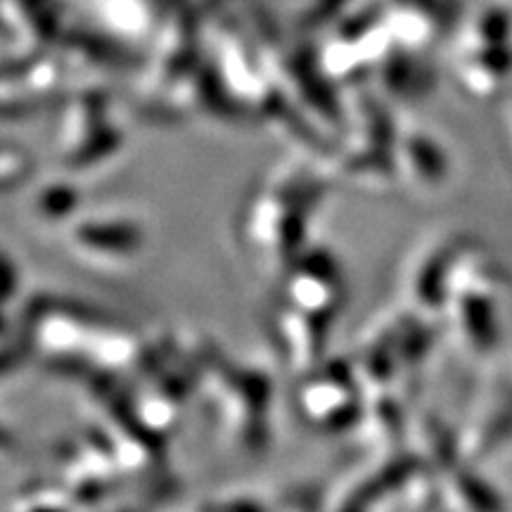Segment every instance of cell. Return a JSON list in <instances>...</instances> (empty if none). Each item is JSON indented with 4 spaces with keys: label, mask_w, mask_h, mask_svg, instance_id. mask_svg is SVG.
Wrapping results in <instances>:
<instances>
[{
    "label": "cell",
    "mask_w": 512,
    "mask_h": 512,
    "mask_svg": "<svg viewBox=\"0 0 512 512\" xmlns=\"http://www.w3.org/2000/svg\"><path fill=\"white\" fill-rule=\"evenodd\" d=\"M8 285H10V268L5 264L3 256H0V302H3L5 292H8Z\"/></svg>",
    "instance_id": "1"
},
{
    "label": "cell",
    "mask_w": 512,
    "mask_h": 512,
    "mask_svg": "<svg viewBox=\"0 0 512 512\" xmlns=\"http://www.w3.org/2000/svg\"><path fill=\"white\" fill-rule=\"evenodd\" d=\"M8 446H10V439H8V434H5L3 430H0V458L5 456V451H8Z\"/></svg>",
    "instance_id": "2"
}]
</instances>
